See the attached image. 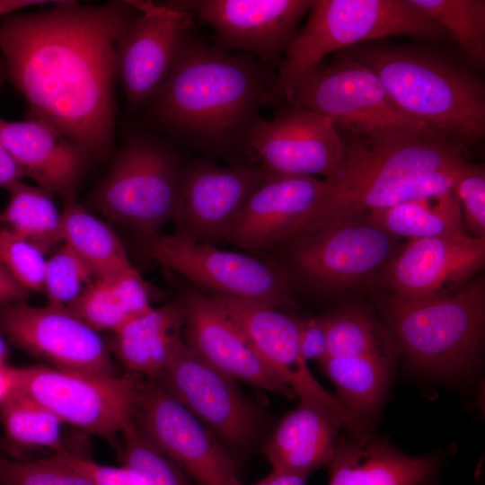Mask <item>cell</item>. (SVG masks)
Returning <instances> with one entry per match:
<instances>
[{
	"instance_id": "6da1fadb",
	"label": "cell",
	"mask_w": 485,
	"mask_h": 485,
	"mask_svg": "<svg viewBox=\"0 0 485 485\" xmlns=\"http://www.w3.org/2000/svg\"><path fill=\"white\" fill-rule=\"evenodd\" d=\"M138 13L129 1H58L0 21L5 78L28 104V119L54 126L89 158L114 142L116 49Z\"/></svg>"
},
{
	"instance_id": "7a4b0ae2",
	"label": "cell",
	"mask_w": 485,
	"mask_h": 485,
	"mask_svg": "<svg viewBox=\"0 0 485 485\" xmlns=\"http://www.w3.org/2000/svg\"><path fill=\"white\" fill-rule=\"evenodd\" d=\"M340 134V163L323 179L318 203L294 237L355 215L450 191L467 163L463 145L437 134L395 140Z\"/></svg>"
},
{
	"instance_id": "3957f363",
	"label": "cell",
	"mask_w": 485,
	"mask_h": 485,
	"mask_svg": "<svg viewBox=\"0 0 485 485\" xmlns=\"http://www.w3.org/2000/svg\"><path fill=\"white\" fill-rule=\"evenodd\" d=\"M274 81L249 54L232 55L187 36L153 100L159 121L199 148L243 147Z\"/></svg>"
},
{
	"instance_id": "277c9868",
	"label": "cell",
	"mask_w": 485,
	"mask_h": 485,
	"mask_svg": "<svg viewBox=\"0 0 485 485\" xmlns=\"http://www.w3.org/2000/svg\"><path fill=\"white\" fill-rule=\"evenodd\" d=\"M340 52L371 69L396 106L433 133L465 147L483 139L484 83L465 68L429 50L376 41Z\"/></svg>"
},
{
	"instance_id": "5b68a950",
	"label": "cell",
	"mask_w": 485,
	"mask_h": 485,
	"mask_svg": "<svg viewBox=\"0 0 485 485\" xmlns=\"http://www.w3.org/2000/svg\"><path fill=\"white\" fill-rule=\"evenodd\" d=\"M390 36L449 38L408 0H313L306 23L285 50L264 104L283 100L287 90L329 54Z\"/></svg>"
},
{
	"instance_id": "8992f818",
	"label": "cell",
	"mask_w": 485,
	"mask_h": 485,
	"mask_svg": "<svg viewBox=\"0 0 485 485\" xmlns=\"http://www.w3.org/2000/svg\"><path fill=\"white\" fill-rule=\"evenodd\" d=\"M382 311L396 342L424 370L453 375L479 358L485 321L482 276L441 295L406 301L385 297Z\"/></svg>"
},
{
	"instance_id": "52a82bcc",
	"label": "cell",
	"mask_w": 485,
	"mask_h": 485,
	"mask_svg": "<svg viewBox=\"0 0 485 485\" xmlns=\"http://www.w3.org/2000/svg\"><path fill=\"white\" fill-rule=\"evenodd\" d=\"M338 54L299 78L283 99L361 138L395 140L435 134L396 106L371 69L340 51Z\"/></svg>"
},
{
	"instance_id": "ba28073f",
	"label": "cell",
	"mask_w": 485,
	"mask_h": 485,
	"mask_svg": "<svg viewBox=\"0 0 485 485\" xmlns=\"http://www.w3.org/2000/svg\"><path fill=\"white\" fill-rule=\"evenodd\" d=\"M183 165L168 147L145 136L128 138L93 194L107 217L146 240L176 215Z\"/></svg>"
},
{
	"instance_id": "9c48e42d",
	"label": "cell",
	"mask_w": 485,
	"mask_h": 485,
	"mask_svg": "<svg viewBox=\"0 0 485 485\" xmlns=\"http://www.w3.org/2000/svg\"><path fill=\"white\" fill-rule=\"evenodd\" d=\"M14 385L64 423L110 440L134 425L145 381L131 372L95 375L37 366L13 367Z\"/></svg>"
},
{
	"instance_id": "30bf717a",
	"label": "cell",
	"mask_w": 485,
	"mask_h": 485,
	"mask_svg": "<svg viewBox=\"0 0 485 485\" xmlns=\"http://www.w3.org/2000/svg\"><path fill=\"white\" fill-rule=\"evenodd\" d=\"M374 223L355 215L301 234L289 241L293 263L310 283L341 290L382 277L402 245Z\"/></svg>"
},
{
	"instance_id": "8fae6325",
	"label": "cell",
	"mask_w": 485,
	"mask_h": 485,
	"mask_svg": "<svg viewBox=\"0 0 485 485\" xmlns=\"http://www.w3.org/2000/svg\"><path fill=\"white\" fill-rule=\"evenodd\" d=\"M146 255L213 293L263 303L276 309L296 304L285 278L250 255L224 251L177 234L146 240Z\"/></svg>"
},
{
	"instance_id": "7c38bea8",
	"label": "cell",
	"mask_w": 485,
	"mask_h": 485,
	"mask_svg": "<svg viewBox=\"0 0 485 485\" xmlns=\"http://www.w3.org/2000/svg\"><path fill=\"white\" fill-rule=\"evenodd\" d=\"M145 381L135 426L196 485H245L234 455L155 380Z\"/></svg>"
},
{
	"instance_id": "4fadbf2b",
	"label": "cell",
	"mask_w": 485,
	"mask_h": 485,
	"mask_svg": "<svg viewBox=\"0 0 485 485\" xmlns=\"http://www.w3.org/2000/svg\"><path fill=\"white\" fill-rule=\"evenodd\" d=\"M209 298L238 328L267 367L300 400L322 404L341 416L350 433L366 423L327 392L313 375L299 348V321L257 301L212 293Z\"/></svg>"
},
{
	"instance_id": "5bb4252c",
	"label": "cell",
	"mask_w": 485,
	"mask_h": 485,
	"mask_svg": "<svg viewBox=\"0 0 485 485\" xmlns=\"http://www.w3.org/2000/svg\"><path fill=\"white\" fill-rule=\"evenodd\" d=\"M0 331L13 346L50 367L119 375L99 332L66 307L36 306L27 301L0 304Z\"/></svg>"
},
{
	"instance_id": "9a60e30c",
	"label": "cell",
	"mask_w": 485,
	"mask_h": 485,
	"mask_svg": "<svg viewBox=\"0 0 485 485\" xmlns=\"http://www.w3.org/2000/svg\"><path fill=\"white\" fill-rule=\"evenodd\" d=\"M155 380L204 424L231 452L258 436L261 416L235 380L199 358L184 343Z\"/></svg>"
},
{
	"instance_id": "2e32d148",
	"label": "cell",
	"mask_w": 485,
	"mask_h": 485,
	"mask_svg": "<svg viewBox=\"0 0 485 485\" xmlns=\"http://www.w3.org/2000/svg\"><path fill=\"white\" fill-rule=\"evenodd\" d=\"M243 149L254 165L271 173L330 177L342 156L340 129L326 117L290 105L272 120L258 117Z\"/></svg>"
},
{
	"instance_id": "e0dca14e",
	"label": "cell",
	"mask_w": 485,
	"mask_h": 485,
	"mask_svg": "<svg viewBox=\"0 0 485 485\" xmlns=\"http://www.w3.org/2000/svg\"><path fill=\"white\" fill-rule=\"evenodd\" d=\"M138 10L116 49V75L137 110L153 101L167 79L192 25V13L168 4L129 1Z\"/></svg>"
},
{
	"instance_id": "ac0fdd59",
	"label": "cell",
	"mask_w": 485,
	"mask_h": 485,
	"mask_svg": "<svg viewBox=\"0 0 485 485\" xmlns=\"http://www.w3.org/2000/svg\"><path fill=\"white\" fill-rule=\"evenodd\" d=\"M269 173L251 163L221 166L199 159L183 165L175 234L211 244L225 240Z\"/></svg>"
},
{
	"instance_id": "d6986e66",
	"label": "cell",
	"mask_w": 485,
	"mask_h": 485,
	"mask_svg": "<svg viewBox=\"0 0 485 485\" xmlns=\"http://www.w3.org/2000/svg\"><path fill=\"white\" fill-rule=\"evenodd\" d=\"M313 0H203L170 3L196 12L213 27L220 46L278 62Z\"/></svg>"
},
{
	"instance_id": "ffe728a7",
	"label": "cell",
	"mask_w": 485,
	"mask_h": 485,
	"mask_svg": "<svg viewBox=\"0 0 485 485\" xmlns=\"http://www.w3.org/2000/svg\"><path fill=\"white\" fill-rule=\"evenodd\" d=\"M485 263V238L467 234L408 240L383 278L388 298L414 300L454 291L472 280Z\"/></svg>"
},
{
	"instance_id": "44dd1931",
	"label": "cell",
	"mask_w": 485,
	"mask_h": 485,
	"mask_svg": "<svg viewBox=\"0 0 485 485\" xmlns=\"http://www.w3.org/2000/svg\"><path fill=\"white\" fill-rule=\"evenodd\" d=\"M323 180L269 173L248 199L225 239L257 252L291 240L322 195Z\"/></svg>"
},
{
	"instance_id": "7402d4cb",
	"label": "cell",
	"mask_w": 485,
	"mask_h": 485,
	"mask_svg": "<svg viewBox=\"0 0 485 485\" xmlns=\"http://www.w3.org/2000/svg\"><path fill=\"white\" fill-rule=\"evenodd\" d=\"M184 300L186 322L182 338L194 354L235 381L287 398L295 397L267 367L238 328L208 295L190 288Z\"/></svg>"
},
{
	"instance_id": "603a6c76",
	"label": "cell",
	"mask_w": 485,
	"mask_h": 485,
	"mask_svg": "<svg viewBox=\"0 0 485 485\" xmlns=\"http://www.w3.org/2000/svg\"><path fill=\"white\" fill-rule=\"evenodd\" d=\"M0 141L24 177L52 195L66 200L75 198L90 158L59 129L41 119L10 121L0 117Z\"/></svg>"
},
{
	"instance_id": "cb8c5ba5",
	"label": "cell",
	"mask_w": 485,
	"mask_h": 485,
	"mask_svg": "<svg viewBox=\"0 0 485 485\" xmlns=\"http://www.w3.org/2000/svg\"><path fill=\"white\" fill-rule=\"evenodd\" d=\"M351 435L337 439L328 485H429L437 480V457L409 456L367 432Z\"/></svg>"
},
{
	"instance_id": "d4e9b609",
	"label": "cell",
	"mask_w": 485,
	"mask_h": 485,
	"mask_svg": "<svg viewBox=\"0 0 485 485\" xmlns=\"http://www.w3.org/2000/svg\"><path fill=\"white\" fill-rule=\"evenodd\" d=\"M341 428L348 427L338 413L322 404L300 400L278 423L262 452L272 470L308 478L328 466Z\"/></svg>"
},
{
	"instance_id": "484cf974",
	"label": "cell",
	"mask_w": 485,
	"mask_h": 485,
	"mask_svg": "<svg viewBox=\"0 0 485 485\" xmlns=\"http://www.w3.org/2000/svg\"><path fill=\"white\" fill-rule=\"evenodd\" d=\"M185 322L182 297L125 323L113 332L109 348L128 372L155 379L183 342Z\"/></svg>"
},
{
	"instance_id": "4316f807",
	"label": "cell",
	"mask_w": 485,
	"mask_h": 485,
	"mask_svg": "<svg viewBox=\"0 0 485 485\" xmlns=\"http://www.w3.org/2000/svg\"><path fill=\"white\" fill-rule=\"evenodd\" d=\"M66 308L96 331L113 333L153 306L147 283L133 267L109 278L94 279Z\"/></svg>"
},
{
	"instance_id": "83f0119b",
	"label": "cell",
	"mask_w": 485,
	"mask_h": 485,
	"mask_svg": "<svg viewBox=\"0 0 485 485\" xmlns=\"http://www.w3.org/2000/svg\"><path fill=\"white\" fill-rule=\"evenodd\" d=\"M61 219L64 243L88 266L94 279L109 278L134 267L117 234L75 198L66 201Z\"/></svg>"
},
{
	"instance_id": "f1b7e54d",
	"label": "cell",
	"mask_w": 485,
	"mask_h": 485,
	"mask_svg": "<svg viewBox=\"0 0 485 485\" xmlns=\"http://www.w3.org/2000/svg\"><path fill=\"white\" fill-rule=\"evenodd\" d=\"M392 360L391 357L379 356L327 357L319 365L335 386L338 400L367 423L384 401Z\"/></svg>"
},
{
	"instance_id": "f546056e",
	"label": "cell",
	"mask_w": 485,
	"mask_h": 485,
	"mask_svg": "<svg viewBox=\"0 0 485 485\" xmlns=\"http://www.w3.org/2000/svg\"><path fill=\"white\" fill-rule=\"evenodd\" d=\"M391 235L408 240L465 234L459 202L452 190L367 212Z\"/></svg>"
},
{
	"instance_id": "4dcf8cb0",
	"label": "cell",
	"mask_w": 485,
	"mask_h": 485,
	"mask_svg": "<svg viewBox=\"0 0 485 485\" xmlns=\"http://www.w3.org/2000/svg\"><path fill=\"white\" fill-rule=\"evenodd\" d=\"M6 190L9 200L0 212L3 227L29 240L44 253L64 243L61 212L51 193L22 181Z\"/></svg>"
},
{
	"instance_id": "1f68e13d",
	"label": "cell",
	"mask_w": 485,
	"mask_h": 485,
	"mask_svg": "<svg viewBox=\"0 0 485 485\" xmlns=\"http://www.w3.org/2000/svg\"><path fill=\"white\" fill-rule=\"evenodd\" d=\"M0 418L6 437L19 446L48 448L53 453L67 449L61 438L64 422L14 384L0 403Z\"/></svg>"
},
{
	"instance_id": "d6a6232c",
	"label": "cell",
	"mask_w": 485,
	"mask_h": 485,
	"mask_svg": "<svg viewBox=\"0 0 485 485\" xmlns=\"http://www.w3.org/2000/svg\"><path fill=\"white\" fill-rule=\"evenodd\" d=\"M322 319L327 333V357L379 356L392 358L389 334L365 308L344 306L322 316Z\"/></svg>"
},
{
	"instance_id": "836d02e7",
	"label": "cell",
	"mask_w": 485,
	"mask_h": 485,
	"mask_svg": "<svg viewBox=\"0 0 485 485\" xmlns=\"http://www.w3.org/2000/svg\"><path fill=\"white\" fill-rule=\"evenodd\" d=\"M437 22L474 65L485 63V1L408 0Z\"/></svg>"
},
{
	"instance_id": "e575fe53",
	"label": "cell",
	"mask_w": 485,
	"mask_h": 485,
	"mask_svg": "<svg viewBox=\"0 0 485 485\" xmlns=\"http://www.w3.org/2000/svg\"><path fill=\"white\" fill-rule=\"evenodd\" d=\"M93 280L88 266L63 243L46 261L43 292L47 304L67 307Z\"/></svg>"
},
{
	"instance_id": "d590c367",
	"label": "cell",
	"mask_w": 485,
	"mask_h": 485,
	"mask_svg": "<svg viewBox=\"0 0 485 485\" xmlns=\"http://www.w3.org/2000/svg\"><path fill=\"white\" fill-rule=\"evenodd\" d=\"M47 259L29 240L0 228V263L29 292H43Z\"/></svg>"
},
{
	"instance_id": "8d00e7d4",
	"label": "cell",
	"mask_w": 485,
	"mask_h": 485,
	"mask_svg": "<svg viewBox=\"0 0 485 485\" xmlns=\"http://www.w3.org/2000/svg\"><path fill=\"white\" fill-rule=\"evenodd\" d=\"M0 485H94L84 474L48 457L37 460L0 456Z\"/></svg>"
},
{
	"instance_id": "74e56055",
	"label": "cell",
	"mask_w": 485,
	"mask_h": 485,
	"mask_svg": "<svg viewBox=\"0 0 485 485\" xmlns=\"http://www.w3.org/2000/svg\"><path fill=\"white\" fill-rule=\"evenodd\" d=\"M461 211L464 230L469 235L485 238V168L468 162L452 189Z\"/></svg>"
},
{
	"instance_id": "f35d334b",
	"label": "cell",
	"mask_w": 485,
	"mask_h": 485,
	"mask_svg": "<svg viewBox=\"0 0 485 485\" xmlns=\"http://www.w3.org/2000/svg\"><path fill=\"white\" fill-rule=\"evenodd\" d=\"M299 348L307 362L320 363L327 357V333L322 316L299 321Z\"/></svg>"
},
{
	"instance_id": "ab89813d",
	"label": "cell",
	"mask_w": 485,
	"mask_h": 485,
	"mask_svg": "<svg viewBox=\"0 0 485 485\" xmlns=\"http://www.w3.org/2000/svg\"><path fill=\"white\" fill-rule=\"evenodd\" d=\"M4 79V65L0 59V92ZM23 177L22 170L0 141V186L7 189L13 183L22 181Z\"/></svg>"
},
{
	"instance_id": "60d3db41",
	"label": "cell",
	"mask_w": 485,
	"mask_h": 485,
	"mask_svg": "<svg viewBox=\"0 0 485 485\" xmlns=\"http://www.w3.org/2000/svg\"><path fill=\"white\" fill-rule=\"evenodd\" d=\"M29 291L0 263V304L26 301Z\"/></svg>"
},
{
	"instance_id": "b9f144b4",
	"label": "cell",
	"mask_w": 485,
	"mask_h": 485,
	"mask_svg": "<svg viewBox=\"0 0 485 485\" xmlns=\"http://www.w3.org/2000/svg\"><path fill=\"white\" fill-rule=\"evenodd\" d=\"M306 480L301 475L272 470L264 479L251 485H305Z\"/></svg>"
},
{
	"instance_id": "7bdbcfd3",
	"label": "cell",
	"mask_w": 485,
	"mask_h": 485,
	"mask_svg": "<svg viewBox=\"0 0 485 485\" xmlns=\"http://www.w3.org/2000/svg\"><path fill=\"white\" fill-rule=\"evenodd\" d=\"M48 4L46 1L0 0V17L14 13V12L34 4Z\"/></svg>"
},
{
	"instance_id": "ee69618b",
	"label": "cell",
	"mask_w": 485,
	"mask_h": 485,
	"mask_svg": "<svg viewBox=\"0 0 485 485\" xmlns=\"http://www.w3.org/2000/svg\"><path fill=\"white\" fill-rule=\"evenodd\" d=\"M14 384L13 367L0 364V403Z\"/></svg>"
},
{
	"instance_id": "f6af8a7d",
	"label": "cell",
	"mask_w": 485,
	"mask_h": 485,
	"mask_svg": "<svg viewBox=\"0 0 485 485\" xmlns=\"http://www.w3.org/2000/svg\"><path fill=\"white\" fill-rule=\"evenodd\" d=\"M7 353V346L0 331V364L5 363Z\"/></svg>"
}]
</instances>
